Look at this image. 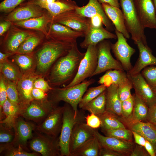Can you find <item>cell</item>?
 <instances>
[{
  "mask_svg": "<svg viewBox=\"0 0 156 156\" xmlns=\"http://www.w3.org/2000/svg\"><path fill=\"white\" fill-rule=\"evenodd\" d=\"M85 53L81 52L77 42L66 55L55 62L50 73L51 83L54 86L69 84L75 78Z\"/></svg>",
  "mask_w": 156,
  "mask_h": 156,
  "instance_id": "obj_1",
  "label": "cell"
},
{
  "mask_svg": "<svg viewBox=\"0 0 156 156\" xmlns=\"http://www.w3.org/2000/svg\"><path fill=\"white\" fill-rule=\"evenodd\" d=\"M128 79V74L125 70L114 69L106 71L100 77L98 81L99 84L104 85L107 87L112 85L118 86Z\"/></svg>",
  "mask_w": 156,
  "mask_h": 156,
  "instance_id": "obj_32",
  "label": "cell"
},
{
  "mask_svg": "<svg viewBox=\"0 0 156 156\" xmlns=\"http://www.w3.org/2000/svg\"><path fill=\"white\" fill-rule=\"evenodd\" d=\"M144 148L150 156H155V151L152 144L146 140Z\"/></svg>",
  "mask_w": 156,
  "mask_h": 156,
  "instance_id": "obj_57",
  "label": "cell"
},
{
  "mask_svg": "<svg viewBox=\"0 0 156 156\" xmlns=\"http://www.w3.org/2000/svg\"><path fill=\"white\" fill-rule=\"evenodd\" d=\"M32 101L21 110V116L26 120H30L38 124L42 122L56 106L51 101L45 102Z\"/></svg>",
  "mask_w": 156,
  "mask_h": 156,
  "instance_id": "obj_10",
  "label": "cell"
},
{
  "mask_svg": "<svg viewBox=\"0 0 156 156\" xmlns=\"http://www.w3.org/2000/svg\"><path fill=\"white\" fill-rule=\"evenodd\" d=\"M85 116L82 111H79L76 115L68 103L64 106L62 124L59 138L61 156H70V142L73 129L75 124Z\"/></svg>",
  "mask_w": 156,
  "mask_h": 156,
  "instance_id": "obj_3",
  "label": "cell"
},
{
  "mask_svg": "<svg viewBox=\"0 0 156 156\" xmlns=\"http://www.w3.org/2000/svg\"><path fill=\"white\" fill-rule=\"evenodd\" d=\"M148 107V112L146 121L156 125V102Z\"/></svg>",
  "mask_w": 156,
  "mask_h": 156,
  "instance_id": "obj_52",
  "label": "cell"
},
{
  "mask_svg": "<svg viewBox=\"0 0 156 156\" xmlns=\"http://www.w3.org/2000/svg\"><path fill=\"white\" fill-rule=\"evenodd\" d=\"M50 39L36 54L37 68L41 72H46L57 60L66 54L75 43H66Z\"/></svg>",
  "mask_w": 156,
  "mask_h": 156,
  "instance_id": "obj_2",
  "label": "cell"
},
{
  "mask_svg": "<svg viewBox=\"0 0 156 156\" xmlns=\"http://www.w3.org/2000/svg\"><path fill=\"white\" fill-rule=\"evenodd\" d=\"M128 78L131 82L135 94L149 107L156 102V92L147 82L141 73L134 75L128 74Z\"/></svg>",
  "mask_w": 156,
  "mask_h": 156,
  "instance_id": "obj_16",
  "label": "cell"
},
{
  "mask_svg": "<svg viewBox=\"0 0 156 156\" xmlns=\"http://www.w3.org/2000/svg\"><path fill=\"white\" fill-rule=\"evenodd\" d=\"M0 111L5 117L0 120V123L13 128L17 118L21 116V110L20 106L12 102L8 98L3 103Z\"/></svg>",
  "mask_w": 156,
  "mask_h": 156,
  "instance_id": "obj_27",
  "label": "cell"
},
{
  "mask_svg": "<svg viewBox=\"0 0 156 156\" xmlns=\"http://www.w3.org/2000/svg\"><path fill=\"white\" fill-rule=\"evenodd\" d=\"M101 145L96 136L90 140L71 156H99Z\"/></svg>",
  "mask_w": 156,
  "mask_h": 156,
  "instance_id": "obj_34",
  "label": "cell"
},
{
  "mask_svg": "<svg viewBox=\"0 0 156 156\" xmlns=\"http://www.w3.org/2000/svg\"><path fill=\"white\" fill-rule=\"evenodd\" d=\"M152 1L155 6L156 13V0H152Z\"/></svg>",
  "mask_w": 156,
  "mask_h": 156,
  "instance_id": "obj_61",
  "label": "cell"
},
{
  "mask_svg": "<svg viewBox=\"0 0 156 156\" xmlns=\"http://www.w3.org/2000/svg\"><path fill=\"white\" fill-rule=\"evenodd\" d=\"M42 0L43 1H46V0Z\"/></svg>",
  "mask_w": 156,
  "mask_h": 156,
  "instance_id": "obj_62",
  "label": "cell"
},
{
  "mask_svg": "<svg viewBox=\"0 0 156 156\" xmlns=\"http://www.w3.org/2000/svg\"><path fill=\"white\" fill-rule=\"evenodd\" d=\"M48 38L60 42L73 44L77 39L84 37L82 32L74 30L63 25L50 23L48 25Z\"/></svg>",
  "mask_w": 156,
  "mask_h": 156,
  "instance_id": "obj_17",
  "label": "cell"
},
{
  "mask_svg": "<svg viewBox=\"0 0 156 156\" xmlns=\"http://www.w3.org/2000/svg\"><path fill=\"white\" fill-rule=\"evenodd\" d=\"M1 69L3 74L7 79L12 80L16 79V72L10 64L6 63H3L1 64Z\"/></svg>",
  "mask_w": 156,
  "mask_h": 156,
  "instance_id": "obj_47",
  "label": "cell"
},
{
  "mask_svg": "<svg viewBox=\"0 0 156 156\" xmlns=\"http://www.w3.org/2000/svg\"><path fill=\"white\" fill-rule=\"evenodd\" d=\"M12 24L11 22L5 21L0 23V35L1 36L9 29Z\"/></svg>",
  "mask_w": 156,
  "mask_h": 156,
  "instance_id": "obj_56",
  "label": "cell"
},
{
  "mask_svg": "<svg viewBox=\"0 0 156 156\" xmlns=\"http://www.w3.org/2000/svg\"><path fill=\"white\" fill-rule=\"evenodd\" d=\"M64 106L56 107L46 118L37 126L36 130L53 137L60 134L63 122Z\"/></svg>",
  "mask_w": 156,
  "mask_h": 156,
  "instance_id": "obj_13",
  "label": "cell"
},
{
  "mask_svg": "<svg viewBox=\"0 0 156 156\" xmlns=\"http://www.w3.org/2000/svg\"><path fill=\"white\" fill-rule=\"evenodd\" d=\"M85 120L86 125L92 128L96 129L101 127V122L100 118L93 113H90L85 116Z\"/></svg>",
  "mask_w": 156,
  "mask_h": 156,
  "instance_id": "obj_48",
  "label": "cell"
},
{
  "mask_svg": "<svg viewBox=\"0 0 156 156\" xmlns=\"http://www.w3.org/2000/svg\"><path fill=\"white\" fill-rule=\"evenodd\" d=\"M130 156H149L144 146L136 144Z\"/></svg>",
  "mask_w": 156,
  "mask_h": 156,
  "instance_id": "obj_51",
  "label": "cell"
},
{
  "mask_svg": "<svg viewBox=\"0 0 156 156\" xmlns=\"http://www.w3.org/2000/svg\"><path fill=\"white\" fill-rule=\"evenodd\" d=\"M147 104L138 96L135 94L133 110L131 116L124 125L128 126L140 122L146 121L148 112Z\"/></svg>",
  "mask_w": 156,
  "mask_h": 156,
  "instance_id": "obj_29",
  "label": "cell"
},
{
  "mask_svg": "<svg viewBox=\"0 0 156 156\" xmlns=\"http://www.w3.org/2000/svg\"><path fill=\"white\" fill-rule=\"evenodd\" d=\"M101 129L102 132L106 136L114 137L129 142H132L133 141L132 131L129 129Z\"/></svg>",
  "mask_w": 156,
  "mask_h": 156,
  "instance_id": "obj_37",
  "label": "cell"
},
{
  "mask_svg": "<svg viewBox=\"0 0 156 156\" xmlns=\"http://www.w3.org/2000/svg\"><path fill=\"white\" fill-rule=\"evenodd\" d=\"M101 122V129H114L126 128V126L113 113L106 110L98 116Z\"/></svg>",
  "mask_w": 156,
  "mask_h": 156,
  "instance_id": "obj_35",
  "label": "cell"
},
{
  "mask_svg": "<svg viewBox=\"0 0 156 156\" xmlns=\"http://www.w3.org/2000/svg\"><path fill=\"white\" fill-rule=\"evenodd\" d=\"M141 73L151 88L156 92V66H147L142 70Z\"/></svg>",
  "mask_w": 156,
  "mask_h": 156,
  "instance_id": "obj_41",
  "label": "cell"
},
{
  "mask_svg": "<svg viewBox=\"0 0 156 156\" xmlns=\"http://www.w3.org/2000/svg\"><path fill=\"white\" fill-rule=\"evenodd\" d=\"M11 53H3L1 52H0V61H2L5 59L7 57H8L11 54Z\"/></svg>",
  "mask_w": 156,
  "mask_h": 156,
  "instance_id": "obj_59",
  "label": "cell"
},
{
  "mask_svg": "<svg viewBox=\"0 0 156 156\" xmlns=\"http://www.w3.org/2000/svg\"><path fill=\"white\" fill-rule=\"evenodd\" d=\"M101 4L106 14L115 26V29L121 33L126 39H129L130 34L127 29L123 15L120 8L107 3Z\"/></svg>",
  "mask_w": 156,
  "mask_h": 156,
  "instance_id": "obj_24",
  "label": "cell"
},
{
  "mask_svg": "<svg viewBox=\"0 0 156 156\" xmlns=\"http://www.w3.org/2000/svg\"><path fill=\"white\" fill-rule=\"evenodd\" d=\"M31 95L34 99L43 101L46 97L44 91L38 88H34L31 92Z\"/></svg>",
  "mask_w": 156,
  "mask_h": 156,
  "instance_id": "obj_53",
  "label": "cell"
},
{
  "mask_svg": "<svg viewBox=\"0 0 156 156\" xmlns=\"http://www.w3.org/2000/svg\"><path fill=\"white\" fill-rule=\"evenodd\" d=\"M95 134L101 146L119 153L123 156H130L135 146L132 142L104 136L97 130Z\"/></svg>",
  "mask_w": 156,
  "mask_h": 156,
  "instance_id": "obj_20",
  "label": "cell"
},
{
  "mask_svg": "<svg viewBox=\"0 0 156 156\" xmlns=\"http://www.w3.org/2000/svg\"><path fill=\"white\" fill-rule=\"evenodd\" d=\"M101 4L107 3L112 6L120 8L119 0H97Z\"/></svg>",
  "mask_w": 156,
  "mask_h": 156,
  "instance_id": "obj_58",
  "label": "cell"
},
{
  "mask_svg": "<svg viewBox=\"0 0 156 156\" xmlns=\"http://www.w3.org/2000/svg\"><path fill=\"white\" fill-rule=\"evenodd\" d=\"M107 88L104 85H101L97 86L90 88L87 89L79 103V107L81 109L86 104L106 90Z\"/></svg>",
  "mask_w": 156,
  "mask_h": 156,
  "instance_id": "obj_39",
  "label": "cell"
},
{
  "mask_svg": "<svg viewBox=\"0 0 156 156\" xmlns=\"http://www.w3.org/2000/svg\"><path fill=\"white\" fill-rule=\"evenodd\" d=\"M77 12L86 18H91L95 16L101 18L103 25L109 31L114 29L113 24L106 14L101 4L97 0H89L87 5L81 7H78L75 9Z\"/></svg>",
  "mask_w": 156,
  "mask_h": 156,
  "instance_id": "obj_19",
  "label": "cell"
},
{
  "mask_svg": "<svg viewBox=\"0 0 156 156\" xmlns=\"http://www.w3.org/2000/svg\"><path fill=\"white\" fill-rule=\"evenodd\" d=\"M1 155L5 156H39L41 155L33 152H29L20 146H16L12 143L0 144Z\"/></svg>",
  "mask_w": 156,
  "mask_h": 156,
  "instance_id": "obj_36",
  "label": "cell"
},
{
  "mask_svg": "<svg viewBox=\"0 0 156 156\" xmlns=\"http://www.w3.org/2000/svg\"><path fill=\"white\" fill-rule=\"evenodd\" d=\"M84 37V40L79 45L81 48L85 49H87L90 45H97L105 39H117L116 34L112 33L104 28L103 25L95 26L92 25L90 22L88 31Z\"/></svg>",
  "mask_w": 156,
  "mask_h": 156,
  "instance_id": "obj_22",
  "label": "cell"
},
{
  "mask_svg": "<svg viewBox=\"0 0 156 156\" xmlns=\"http://www.w3.org/2000/svg\"><path fill=\"white\" fill-rule=\"evenodd\" d=\"M51 23H57L83 33L88 32L90 25V18H87L78 13L75 10L66 11L52 17Z\"/></svg>",
  "mask_w": 156,
  "mask_h": 156,
  "instance_id": "obj_9",
  "label": "cell"
},
{
  "mask_svg": "<svg viewBox=\"0 0 156 156\" xmlns=\"http://www.w3.org/2000/svg\"><path fill=\"white\" fill-rule=\"evenodd\" d=\"M132 131L141 135L153 146L156 152V125L149 122H140L127 127Z\"/></svg>",
  "mask_w": 156,
  "mask_h": 156,
  "instance_id": "obj_26",
  "label": "cell"
},
{
  "mask_svg": "<svg viewBox=\"0 0 156 156\" xmlns=\"http://www.w3.org/2000/svg\"><path fill=\"white\" fill-rule=\"evenodd\" d=\"M132 132L135 144L144 146L146 141L145 139L141 135L135 132L132 131Z\"/></svg>",
  "mask_w": 156,
  "mask_h": 156,
  "instance_id": "obj_55",
  "label": "cell"
},
{
  "mask_svg": "<svg viewBox=\"0 0 156 156\" xmlns=\"http://www.w3.org/2000/svg\"><path fill=\"white\" fill-rule=\"evenodd\" d=\"M85 120V118L79 120L73 127L70 142V156L86 142L96 136V129L88 126Z\"/></svg>",
  "mask_w": 156,
  "mask_h": 156,
  "instance_id": "obj_11",
  "label": "cell"
},
{
  "mask_svg": "<svg viewBox=\"0 0 156 156\" xmlns=\"http://www.w3.org/2000/svg\"><path fill=\"white\" fill-rule=\"evenodd\" d=\"M106 90L86 104L81 109L98 116L102 114L106 110Z\"/></svg>",
  "mask_w": 156,
  "mask_h": 156,
  "instance_id": "obj_33",
  "label": "cell"
},
{
  "mask_svg": "<svg viewBox=\"0 0 156 156\" xmlns=\"http://www.w3.org/2000/svg\"><path fill=\"white\" fill-rule=\"evenodd\" d=\"M134 43L137 45L139 54L135 65L127 73L131 75L141 73L142 70L147 66H156V57L153 55L150 48L141 41H138Z\"/></svg>",
  "mask_w": 156,
  "mask_h": 156,
  "instance_id": "obj_21",
  "label": "cell"
},
{
  "mask_svg": "<svg viewBox=\"0 0 156 156\" xmlns=\"http://www.w3.org/2000/svg\"><path fill=\"white\" fill-rule=\"evenodd\" d=\"M134 98L135 94L121 102V116L119 119L124 124L131 116L133 110Z\"/></svg>",
  "mask_w": 156,
  "mask_h": 156,
  "instance_id": "obj_40",
  "label": "cell"
},
{
  "mask_svg": "<svg viewBox=\"0 0 156 156\" xmlns=\"http://www.w3.org/2000/svg\"><path fill=\"white\" fill-rule=\"evenodd\" d=\"M34 87L41 89L44 92H47L52 89L46 81L42 78H39L35 80Z\"/></svg>",
  "mask_w": 156,
  "mask_h": 156,
  "instance_id": "obj_50",
  "label": "cell"
},
{
  "mask_svg": "<svg viewBox=\"0 0 156 156\" xmlns=\"http://www.w3.org/2000/svg\"><path fill=\"white\" fill-rule=\"evenodd\" d=\"M26 0H3L0 3V11L5 13H10Z\"/></svg>",
  "mask_w": 156,
  "mask_h": 156,
  "instance_id": "obj_45",
  "label": "cell"
},
{
  "mask_svg": "<svg viewBox=\"0 0 156 156\" xmlns=\"http://www.w3.org/2000/svg\"><path fill=\"white\" fill-rule=\"evenodd\" d=\"M115 30L117 40L115 43L112 44L111 49L117 60L127 73L133 67L130 59L135 50L128 44L127 39L121 33Z\"/></svg>",
  "mask_w": 156,
  "mask_h": 156,
  "instance_id": "obj_12",
  "label": "cell"
},
{
  "mask_svg": "<svg viewBox=\"0 0 156 156\" xmlns=\"http://www.w3.org/2000/svg\"><path fill=\"white\" fill-rule=\"evenodd\" d=\"M52 17L48 12H45L40 17L12 23V25L16 26L40 31L48 38V25L51 22Z\"/></svg>",
  "mask_w": 156,
  "mask_h": 156,
  "instance_id": "obj_25",
  "label": "cell"
},
{
  "mask_svg": "<svg viewBox=\"0 0 156 156\" xmlns=\"http://www.w3.org/2000/svg\"><path fill=\"white\" fill-rule=\"evenodd\" d=\"M99 156H123L120 154L101 146Z\"/></svg>",
  "mask_w": 156,
  "mask_h": 156,
  "instance_id": "obj_54",
  "label": "cell"
},
{
  "mask_svg": "<svg viewBox=\"0 0 156 156\" xmlns=\"http://www.w3.org/2000/svg\"><path fill=\"white\" fill-rule=\"evenodd\" d=\"M26 3L38 5L46 10L52 17L67 11L75 10L78 7L76 2L72 0H56L51 3L42 0H29Z\"/></svg>",
  "mask_w": 156,
  "mask_h": 156,
  "instance_id": "obj_23",
  "label": "cell"
},
{
  "mask_svg": "<svg viewBox=\"0 0 156 156\" xmlns=\"http://www.w3.org/2000/svg\"><path fill=\"white\" fill-rule=\"evenodd\" d=\"M156 156V153H155V156Z\"/></svg>",
  "mask_w": 156,
  "mask_h": 156,
  "instance_id": "obj_63",
  "label": "cell"
},
{
  "mask_svg": "<svg viewBox=\"0 0 156 156\" xmlns=\"http://www.w3.org/2000/svg\"><path fill=\"white\" fill-rule=\"evenodd\" d=\"M36 126L34 123L24 120L21 116H19L13 128L15 136L12 143L28 151L27 147L28 141L32 137L33 132L36 129Z\"/></svg>",
  "mask_w": 156,
  "mask_h": 156,
  "instance_id": "obj_15",
  "label": "cell"
},
{
  "mask_svg": "<svg viewBox=\"0 0 156 156\" xmlns=\"http://www.w3.org/2000/svg\"><path fill=\"white\" fill-rule=\"evenodd\" d=\"M15 61L19 66L23 70L29 69L32 64V60L28 56L20 54L14 57Z\"/></svg>",
  "mask_w": 156,
  "mask_h": 156,
  "instance_id": "obj_46",
  "label": "cell"
},
{
  "mask_svg": "<svg viewBox=\"0 0 156 156\" xmlns=\"http://www.w3.org/2000/svg\"><path fill=\"white\" fill-rule=\"evenodd\" d=\"M111 44L110 41L104 40L97 44V65L92 77L110 70H125L120 62L112 56Z\"/></svg>",
  "mask_w": 156,
  "mask_h": 156,
  "instance_id": "obj_8",
  "label": "cell"
},
{
  "mask_svg": "<svg viewBox=\"0 0 156 156\" xmlns=\"http://www.w3.org/2000/svg\"><path fill=\"white\" fill-rule=\"evenodd\" d=\"M119 1L127 29L134 43L141 41L144 44L147 45L144 29L139 21L134 0H119Z\"/></svg>",
  "mask_w": 156,
  "mask_h": 156,
  "instance_id": "obj_4",
  "label": "cell"
},
{
  "mask_svg": "<svg viewBox=\"0 0 156 156\" xmlns=\"http://www.w3.org/2000/svg\"><path fill=\"white\" fill-rule=\"evenodd\" d=\"M6 85L8 98L11 102L20 106L18 93L16 86L14 83L10 81L7 82Z\"/></svg>",
  "mask_w": 156,
  "mask_h": 156,
  "instance_id": "obj_44",
  "label": "cell"
},
{
  "mask_svg": "<svg viewBox=\"0 0 156 156\" xmlns=\"http://www.w3.org/2000/svg\"><path fill=\"white\" fill-rule=\"evenodd\" d=\"M14 26L7 42V49L11 53L16 52L21 43L27 38L34 34L29 31L19 29Z\"/></svg>",
  "mask_w": 156,
  "mask_h": 156,
  "instance_id": "obj_31",
  "label": "cell"
},
{
  "mask_svg": "<svg viewBox=\"0 0 156 156\" xmlns=\"http://www.w3.org/2000/svg\"><path fill=\"white\" fill-rule=\"evenodd\" d=\"M13 129L0 123V144L10 143L13 142L15 136L14 130H12Z\"/></svg>",
  "mask_w": 156,
  "mask_h": 156,
  "instance_id": "obj_43",
  "label": "cell"
},
{
  "mask_svg": "<svg viewBox=\"0 0 156 156\" xmlns=\"http://www.w3.org/2000/svg\"><path fill=\"white\" fill-rule=\"evenodd\" d=\"M133 88L132 83L128 78L125 81L118 86L117 92L121 102L131 97V90Z\"/></svg>",
  "mask_w": 156,
  "mask_h": 156,
  "instance_id": "obj_42",
  "label": "cell"
},
{
  "mask_svg": "<svg viewBox=\"0 0 156 156\" xmlns=\"http://www.w3.org/2000/svg\"><path fill=\"white\" fill-rule=\"evenodd\" d=\"M97 62V45H90L87 48L85 55L80 63L75 78L65 87L76 85L82 82L87 78L92 77L96 68Z\"/></svg>",
  "mask_w": 156,
  "mask_h": 156,
  "instance_id": "obj_7",
  "label": "cell"
},
{
  "mask_svg": "<svg viewBox=\"0 0 156 156\" xmlns=\"http://www.w3.org/2000/svg\"><path fill=\"white\" fill-rule=\"evenodd\" d=\"M139 21L143 28L156 29V13L152 0H134Z\"/></svg>",
  "mask_w": 156,
  "mask_h": 156,
  "instance_id": "obj_14",
  "label": "cell"
},
{
  "mask_svg": "<svg viewBox=\"0 0 156 156\" xmlns=\"http://www.w3.org/2000/svg\"><path fill=\"white\" fill-rule=\"evenodd\" d=\"M8 98L6 86L5 83L2 79L0 81V110L2 106Z\"/></svg>",
  "mask_w": 156,
  "mask_h": 156,
  "instance_id": "obj_49",
  "label": "cell"
},
{
  "mask_svg": "<svg viewBox=\"0 0 156 156\" xmlns=\"http://www.w3.org/2000/svg\"><path fill=\"white\" fill-rule=\"evenodd\" d=\"M32 77L21 80L18 86V91L19 100L22 103L20 106L21 110L25 108L33 100L31 92L34 87L35 79ZM20 101V100H19Z\"/></svg>",
  "mask_w": 156,
  "mask_h": 156,
  "instance_id": "obj_30",
  "label": "cell"
},
{
  "mask_svg": "<svg viewBox=\"0 0 156 156\" xmlns=\"http://www.w3.org/2000/svg\"><path fill=\"white\" fill-rule=\"evenodd\" d=\"M41 38L35 34L26 39L20 44L16 52L20 54L31 52L40 43Z\"/></svg>",
  "mask_w": 156,
  "mask_h": 156,
  "instance_id": "obj_38",
  "label": "cell"
},
{
  "mask_svg": "<svg viewBox=\"0 0 156 156\" xmlns=\"http://www.w3.org/2000/svg\"><path fill=\"white\" fill-rule=\"evenodd\" d=\"M95 81L94 79H91L70 87L54 89L51 101L55 103L60 101L66 102L72 107L77 115L79 111L77 109L80 101L88 87Z\"/></svg>",
  "mask_w": 156,
  "mask_h": 156,
  "instance_id": "obj_5",
  "label": "cell"
},
{
  "mask_svg": "<svg viewBox=\"0 0 156 156\" xmlns=\"http://www.w3.org/2000/svg\"><path fill=\"white\" fill-rule=\"evenodd\" d=\"M55 0H46L45 2L48 3H51L55 2Z\"/></svg>",
  "mask_w": 156,
  "mask_h": 156,
  "instance_id": "obj_60",
  "label": "cell"
},
{
  "mask_svg": "<svg viewBox=\"0 0 156 156\" xmlns=\"http://www.w3.org/2000/svg\"><path fill=\"white\" fill-rule=\"evenodd\" d=\"M118 86L112 85L106 90V110L111 112L119 118L121 116V102L117 92Z\"/></svg>",
  "mask_w": 156,
  "mask_h": 156,
  "instance_id": "obj_28",
  "label": "cell"
},
{
  "mask_svg": "<svg viewBox=\"0 0 156 156\" xmlns=\"http://www.w3.org/2000/svg\"><path fill=\"white\" fill-rule=\"evenodd\" d=\"M35 130L29 142L30 149L43 156H61L59 138L47 135Z\"/></svg>",
  "mask_w": 156,
  "mask_h": 156,
  "instance_id": "obj_6",
  "label": "cell"
},
{
  "mask_svg": "<svg viewBox=\"0 0 156 156\" xmlns=\"http://www.w3.org/2000/svg\"><path fill=\"white\" fill-rule=\"evenodd\" d=\"M21 7L16 8L4 18L5 21L13 22L27 20L41 16L45 12L44 9L33 3H22Z\"/></svg>",
  "mask_w": 156,
  "mask_h": 156,
  "instance_id": "obj_18",
  "label": "cell"
}]
</instances>
